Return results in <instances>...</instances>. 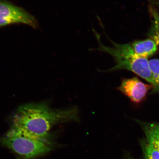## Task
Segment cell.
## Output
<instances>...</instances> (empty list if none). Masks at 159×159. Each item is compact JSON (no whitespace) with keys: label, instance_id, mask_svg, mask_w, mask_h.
<instances>
[{"label":"cell","instance_id":"cell-1","mask_svg":"<svg viewBox=\"0 0 159 159\" xmlns=\"http://www.w3.org/2000/svg\"><path fill=\"white\" fill-rule=\"evenodd\" d=\"M80 120L76 107L54 110L44 104H29L17 109L12 118V128L32 138L48 142L50 130L59 123Z\"/></svg>","mask_w":159,"mask_h":159},{"label":"cell","instance_id":"cell-2","mask_svg":"<svg viewBox=\"0 0 159 159\" xmlns=\"http://www.w3.org/2000/svg\"><path fill=\"white\" fill-rule=\"evenodd\" d=\"M112 47H105L104 52L114 57L116 64L106 71L126 70L142 77L150 83L154 90L156 84L148 58L139 56L133 52L130 43H113Z\"/></svg>","mask_w":159,"mask_h":159},{"label":"cell","instance_id":"cell-3","mask_svg":"<svg viewBox=\"0 0 159 159\" xmlns=\"http://www.w3.org/2000/svg\"><path fill=\"white\" fill-rule=\"evenodd\" d=\"M0 141L20 159H34L47 153L51 150V143L49 142L32 138L12 128Z\"/></svg>","mask_w":159,"mask_h":159},{"label":"cell","instance_id":"cell-4","mask_svg":"<svg viewBox=\"0 0 159 159\" xmlns=\"http://www.w3.org/2000/svg\"><path fill=\"white\" fill-rule=\"evenodd\" d=\"M15 23H23L36 28L35 18L24 9L9 2L0 1V27Z\"/></svg>","mask_w":159,"mask_h":159},{"label":"cell","instance_id":"cell-5","mask_svg":"<svg viewBox=\"0 0 159 159\" xmlns=\"http://www.w3.org/2000/svg\"><path fill=\"white\" fill-rule=\"evenodd\" d=\"M152 88L151 84H145L134 77L123 79L117 89L133 102L139 103L143 100L148 91Z\"/></svg>","mask_w":159,"mask_h":159},{"label":"cell","instance_id":"cell-6","mask_svg":"<svg viewBox=\"0 0 159 159\" xmlns=\"http://www.w3.org/2000/svg\"><path fill=\"white\" fill-rule=\"evenodd\" d=\"M134 120L142 128L147 142L159 152V123Z\"/></svg>","mask_w":159,"mask_h":159},{"label":"cell","instance_id":"cell-7","mask_svg":"<svg viewBox=\"0 0 159 159\" xmlns=\"http://www.w3.org/2000/svg\"><path fill=\"white\" fill-rule=\"evenodd\" d=\"M130 44L135 54L145 58H148L157 50L156 43L151 39L135 41Z\"/></svg>","mask_w":159,"mask_h":159},{"label":"cell","instance_id":"cell-8","mask_svg":"<svg viewBox=\"0 0 159 159\" xmlns=\"http://www.w3.org/2000/svg\"><path fill=\"white\" fill-rule=\"evenodd\" d=\"M150 12L152 17V25L149 35L156 43L159 51V13L153 7H150Z\"/></svg>","mask_w":159,"mask_h":159},{"label":"cell","instance_id":"cell-9","mask_svg":"<svg viewBox=\"0 0 159 159\" xmlns=\"http://www.w3.org/2000/svg\"><path fill=\"white\" fill-rule=\"evenodd\" d=\"M143 159H159V152L149 144L145 139L140 141Z\"/></svg>","mask_w":159,"mask_h":159},{"label":"cell","instance_id":"cell-10","mask_svg":"<svg viewBox=\"0 0 159 159\" xmlns=\"http://www.w3.org/2000/svg\"><path fill=\"white\" fill-rule=\"evenodd\" d=\"M149 63L156 84V89L152 93L159 94V59H152L149 61Z\"/></svg>","mask_w":159,"mask_h":159},{"label":"cell","instance_id":"cell-11","mask_svg":"<svg viewBox=\"0 0 159 159\" xmlns=\"http://www.w3.org/2000/svg\"><path fill=\"white\" fill-rule=\"evenodd\" d=\"M152 3L154 4L159 6V1L157 0H153Z\"/></svg>","mask_w":159,"mask_h":159}]
</instances>
